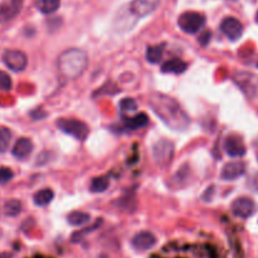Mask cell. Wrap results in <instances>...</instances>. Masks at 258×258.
Wrapping results in <instances>:
<instances>
[{
    "label": "cell",
    "mask_w": 258,
    "mask_h": 258,
    "mask_svg": "<svg viewBox=\"0 0 258 258\" xmlns=\"http://www.w3.org/2000/svg\"><path fill=\"white\" fill-rule=\"evenodd\" d=\"M257 206L254 203L253 199L248 198V197H241L237 198L236 201L232 203V213L238 218H249L256 212Z\"/></svg>",
    "instance_id": "9c48e42d"
},
{
    "label": "cell",
    "mask_w": 258,
    "mask_h": 258,
    "mask_svg": "<svg viewBox=\"0 0 258 258\" xmlns=\"http://www.w3.org/2000/svg\"><path fill=\"white\" fill-rule=\"evenodd\" d=\"M174 144L171 141L163 139V140H159L158 143L154 144L153 146V156L155 163L159 166H168L171 163L174 158Z\"/></svg>",
    "instance_id": "5b68a950"
},
{
    "label": "cell",
    "mask_w": 258,
    "mask_h": 258,
    "mask_svg": "<svg viewBox=\"0 0 258 258\" xmlns=\"http://www.w3.org/2000/svg\"><path fill=\"white\" fill-rule=\"evenodd\" d=\"M221 30L228 39L234 42V40L239 39L243 34V25L237 18L228 17L222 22Z\"/></svg>",
    "instance_id": "8fae6325"
},
{
    "label": "cell",
    "mask_w": 258,
    "mask_h": 258,
    "mask_svg": "<svg viewBox=\"0 0 258 258\" xmlns=\"http://www.w3.org/2000/svg\"><path fill=\"white\" fill-rule=\"evenodd\" d=\"M234 82L249 98L256 97L258 92V77L249 72H237L233 77Z\"/></svg>",
    "instance_id": "8992f818"
},
{
    "label": "cell",
    "mask_w": 258,
    "mask_h": 258,
    "mask_svg": "<svg viewBox=\"0 0 258 258\" xmlns=\"http://www.w3.org/2000/svg\"><path fill=\"white\" fill-rule=\"evenodd\" d=\"M57 126L62 133L72 136L78 141H85L90 135V128L83 121L76 118H59Z\"/></svg>",
    "instance_id": "3957f363"
},
{
    "label": "cell",
    "mask_w": 258,
    "mask_h": 258,
    "mask_svg": "<svg viewBox=\"0 0 258 258\" xmlns=\"http://www.w3.org/2000/svg\"><path fill=\"white\" fill-rule=\"evenodd\" d=\"M60 7V0H38L37 8L43 14H52Z\"/></svg>",
    "instance_id": "d6986e66"
},
{
    "label": "cell",
    "mask_w": 258,
    "mask_h": 258,
    "mask_svg": "<svg viewBox=\"0 0 258 258\" xmlns=\"http://www.w3.org/2000/svg\"><path fill=\"white\" fill-rule=\"evenodd\" d=\"M0 258H12V254L8 253V252H4V253H0Z\"/></svg>",
    "instance_id": "f546056e"
},
{
    "label": "cell",
    "mask_w": 258,
    "mask_h": 258,
    "mask_svg": "<svg viewBox=\"0 0 258 258\" xmlns=\"http://www.w3.org/2000/svg\"><path fill=\"white\" fill-rule=\"evenodd\" d=\"M244 171H246V164L243 161H233L224 165L221 176L223 180H234L243 175Z\"/></svg>",
    "instance_id": "5bb4252c"
},
{
    "label": "cell",
    "mask_w": 258,
    "mask_h": 258,
    "mask_svg": "<svg viewBox=\"0 0 258 258\" xmlns=\"http://www.w3.org/2000/svg\"><path fill=\"white\" fill-rule=\"evenodd\" d=\"M164 54V44H158V45H151L146 50V59L149 63H153L156 64L161 60Z\"/></svg>",
    "instance_id": "ffe728a7"
},
{
    "label": "cell",
    "mask_w": 258,
    "mask_h": 258,
    "mask_svg": "<svg viewBox=\"0 0 258 258\" xmlns=\"http://www.w3.org/2000/svg\"><path fill=\"white\" fill-rule=\"evenodd\" d=\"M3 62L9 70L14 72H22L28 64V58L24 52L19 49H8L3 54Z\"/></svg>",
    "instance_id": "52a82bcc"
},
{
    "label": "cell",
    "mask_w": 258,
    "mask_h": 258,
    "mask_svg": "<svg viewBox=\"0 0 258 258\" xmlns=\"http://www.w3.org/2000/svg\"><path fill=\"white\" fill-rule=\"evenodd\" d=\"M224 150L231 158H241L246 154V145L241 136L229 135L224 141Z\"/></svg>",
    "instance_id": "7c38bea8"
},
{
    "label": "cell",
    "mask_w": 258,
    "mask_h": 258,
    "mask_svg": "<svg viewBox=\"0 0 258 258\" xmlns=\"http://www.w3.org/2000/svg\"><path fill=\"white\" fill-rule=\"evenodd\" d=\"M149 123V117L146 113H138L134 117H130L126 120V128L131 131L140 130V128L145 127Z\"/></svg>",
    "instance_id": "e0dca14e"
},
{
    "label": "cell",
    "mask_w": 258,
    "mask_h": 258,
    "mask_svg": "<svg viewBox=\"0 0 258 258\" xmlns=\"http://www.w3.org/2000/svg\"><path fill=\"white\" fill-rule=\"evenodd\" d=\"M160 0H133L130 3V13L136 18L148 17L158 9Z\"/></svg>",
    "instance_id": "30bf717a"
},
{
    "label": "cell",
    "mask_w": 258,
    "mask_h": 258,
    "mask_svg": "<svg viewBox=\"0 0 258 258\" xmlns=\"http://www.w3.org/2000/svg\"><path fill=\"white\" fill-rule=\"evenodd\" d=\"M14 176L10 168H0V184H5L10 181Z\"/></svg>",
    "instance_id": "83f0119b"
},
{
    "label": "cell",
    "mask_w": 258,
    "mask_h": 258,
    "mask_svg": "<svg viewBox=\"0 0 258 258\" xmlns=\"http://www.w3.org/2000/svg\"><path fill=\"white\" fill-rule=\"evenodd\" d=\"M257 67H258V63H257Z\"/></svg>",
    "instance_id": "d6a6232c"
},
{
    "label": "cell",
    "mask_w": 258,
    "mask_h": 258,
    "mask_svg": "<svg viewBox=\"0 0 258 258\" xmlns=\"http://www.w3.org/2000/svg\"><path fill=\"white\" fill-rule=\"evenodd\" d=\"M188 64L184 60L174 58V59H169L161 64V72L164 73H171V75H180V73L185 72Z\"/></svg>",
    "instance_id": "2e32d148"
},
{
    "label": "cell",
    "mask_w": 258,
    "mask_h": 258,
    "mask_svg": "<svg viewBox=\"0 0 258 258\" xmlns=\"http://www.w3.org/2000/svg\"><path fill=\"white\" fill-rule=\"evenodd\" d=\"M12 87H13V82L10 76L8 75L7 72H4V71H0V91H5V92H8V91L12 90Z\"/></svg>",
    "instance_id": "484cf974"
},
{
    "label": "cell",
    "mask_w": 258,
    "mask_h": 258,
    "mask_svg": "<svg viewBox=\"0 0 258 258\" xmlns=\"http://www.w3.org/2000/svg\"><path fill=\"white\" fill-rule=\"evenodd\" d=\"M22 203L18 199H9L4 204V213L8 217H17L22 212Z\"/></svg>",
    "instance_id": "7402d4cb"
},
{
    "label": "cell",
    "mask_w": 258,
    "mask_h": 258,
    "mask_svg": "<svg viewBox=\"0 0 258 258\" xmlns=\"http://www.w3.org/2000/svg\"><path fill=\"white\" fill-rule=\"evenodd\" d=\"M178 24L183 32L196 34L206 24V17L197 12H185L179 17Z\"/></svg>",
    "instance_id": "277c9868"
},
{
    "label": "cell",
    "mask_w": 258,
    "mask_h": 258,
    "mask_svg": "<svg viewBox=\"0 0 258 258\" xmlns=\"http://www.w3.org/2000/svg\"><path fill=\"white\" fill-rule=\"evenodd\" d=\"M88 66L87 53L78 48L66 49L57 59V70L66 81H75L83 75Z\"/></svg>",
    "instance_id": "7a4b0ae2"
},
{
    "label": "cell",
    "mask_w": 258,
    "mask_h": 258,
    "mask_svg": "<svg viewBox=\"0 0 258 258\" xmlns=\"http://www.w3.org/2000/svg\"><path fill=\"white\" fill-rule=\"evenodd\" d=\"M108 185H110V181L106 176H97L91 181L90 190L92 193H103L108 188Z\"/></svg>",
    "instance_id": "603a6c76"
},
{
    "label": "cell",
    "mask_w": 258,
    "mask_h": 258,
    "mask_svg": "<svg viewBox=\"0 0 258 258\" xmlns=\"http://www.w3.org/2000/svg\"><path fill=\"white\" fill-rule=\"evenodd\" d=\"M211 37H212L211 32H204L203 34H202L201 37H199V43H201L202 45H207V43L209 42Z\"/></svg>",
    "instance_id": "f1b7e54d"
},
{
    "label": "cell",
    "mask_w": 258,
    "mask_h": 258,
    "mask_svg": "<svg viewBox=\"0 0 258 258\" xmlns=\"http://www.w3.org/2000/svg\"><path fill=\"white\" fill-rule=\"evenodd\" d=\"M32 151H33L32 140L28 138H20L18 139L17 143L14 144V148H13L12 153H13V156H15L18 160H25L27 158H29Z\"/></svg>",
    "instance_id": "9a60e30c"
},
{
    "label": "cell",
    "mask_w": 258,
    "mask_h": 258,
    "mask_svg": "<svg viewBox=\"0 0 258 258\" xmlns=\"http://www.w3.org/2000/svg\"><path fill=\"white\" fill-rule=\"evenodd\" d=\"M256 22L258 23V12H257V14H256Z\"/></svg>",
    "instance_id": "1f68e13d"
},
{
    "label": "cell",
    "mask_w": 258,
    "mask_h": 258,
    "mask_svg": "<svg viewBox=\"0 0 258 258\" xmlns=\"http://www.w3.org/2000/svg\"><path fill=\"white\" fill-rule=\"evenodd\" d=\"M156 242H158L156 241V237L151 232H140V233L134 236L131 244H133V247L136 251L144 252L153 248L156 244Z\"/></svg>",
    "instance_id": "4fadbf2b"
},
{
    "label": "cell",
    "mask_w": 258,
    "mask_h": 258,
    "mask_svg": "<svg viewBox=\"0 0 258 258\" xmlns=\"http://www.w3.org/2000/svg\"><path fill=\"white\" fill-rule=\"evenodd\" d=\"M10 140H12V131L8 127L0 128V154L5 153L8 150Z\"/></svg>",
    "instance_id": "cb8c5ba5"
},
{
    "label": "cell",
    "mask_w": 258,
    "mask_h": 258,
    "mask_svg": "<svg viewBox=\"0 0 258 258\" xmlns=\"http://www.w3.org/2000/svg\"><path fill=\"white\" fill-rule=\"evenodd\" d=\"M101 221H102V219H98L97 223L93 224L92 227H90V228H85V229H83V231H80V232H77V233L73 234V236H72V242H78L81 238H83V237H85L86 234H88V233H91V232L95 231V229L97 228L98 226H101V223H102V222H101Z\"/></svg>",
    "instance_id": "4316f807"
},
{
    "label": "cell",
    "mask_w": 258,
    "mask_h": 258,
    "mask_svg": "<svg viewBox=\"0 0 258 258\" xmlns=\"http://www.w3.org/2000/svg\"><path fill=\"white\" fill-rule=\"evenodd\" d=\"M90 219H91L90 214L85 213V212H80V211L72 212V213L67 217V222L73 227L83 226V224L88 223Z\"/></svg>",
    "instance_id": "44dd1931"
},
{
    "label": "cell",
    "mask_w": 258,
    "mask_h": 258,
    "mask_svg": "<svg viewBox=\"0 0 258 258\" xmlns=\"http://www.w3.org/2000/svg\"><path fill=\"white\" fill-rule=\"evenodd\" d=\"M32 258H48V257H43V256H35V257H32Z\"/></svg>",
    "instance_id": "4dcf8cb0"
},
{
    "label": "cell",
    "mask_w": 258,
    "mask_h": 258,
    "mask_svg": "<svg viewBox=\"0 0 258 258\" xmlns=\"http://www.w3.org/2000/svg\"><path fill=\"white\" fill-rule=\"evenodd\" d=\"M54 198V193H53L52 189L45 188L39 190L38 193L34 194V203L39 207H45L50 203Z\"/></svg>",
    "instance_id": "ac0fdd59"
},
{
    "label": "cell",
    "mask_w": 258,
    "mask_h": 258,
    "mask_svg": "<svg viewBox=\"0 0 258 258\" xmlns=\"http://www.w3.org/2000/svg\"><path fill=\"white\" fill-rule=\"evenodd\" d=\"M120 108L122 112L130 113V112H134V111L138 110V103H136V101L134 100V98L126 97V98H123V100H121Z\"/></svg>",
    "instance_id": "d4e9b609"
},
{
    "label": "cell",
    "mask_w": 258,
    "mask_h": 258,
    "mask_svg": "<svg viewBox=\"0 0 258 258\" xmlns=\"http://www.w3.org/2000/svg\"><path fill=\"white\" fill-rule=\"evenodd\" d=\"M149 106L156 116L174 131H185L190 125V117L179 102L168 95L153 92L149 98Z\"/></svg>",
    "instance_id": "6da1fadb"
},
{
    "label": "cell",
    "mask_w": 258,
    "mask_h": 258,
    "mask_svg": "<svg viewBox=\"0 0 258 258\" xmlns=\"http://www.w3.org/2000/svg\"><path fill=\"white\" fill-rule=\"evenodd\" d=\"M23 0H3L0 3V24L12 22L20 14Z\"/></svg>",
    "instance_id": "ba28073f"
}]
</instances>
